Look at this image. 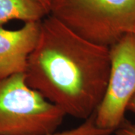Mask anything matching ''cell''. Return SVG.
<instances>
[{
  "label": "cell",
  "mask_w": 135,
  "mask_h": 135,
  "mask_svg": "<svg viewBox=\"0 0 135 135\" xmlns=\"http://www.w3.org/2000/svg\"><path fill=\"white\" fill-rule=\"evenodd\" d=\"M110 71L109 47L82 38L47 15L24 74L27 85L65 116L86 120L103 99Z\"/></svg>",
  "instance_id": "1"
},
{
  "label": "cell",
  "mask_w": 135,
  "mask_h": 135,
  "mask_svg": "<svg viewBox=\"0 0 135 135\" xmlns=\"http://www.w3.org/2000/svg\"><path fill=\"white\" fill-rule=\"evenodd\" d=\"M49 15L82 38L109 48L135 34V0H51Z\"/></svg>",
  "instance_id": "2"
},
{
  "label": "cell",
  "mask_w": 135,
  "mask_h": 135,
  "mask_svg": "<svg viewBox=\"0 0 135 135\" xmlns=\"http://www.w3.org/2000/svg\"><path fill=\"white\" fill-rule=\"evenodd\" d=\"M65 116L27 85L24 74L0 79V135H51Z\"/></svg>",
  "instance_id": "3"
},
{
  "label": "cell",
  "mask_w": 135,
  "mask_h": 135,
  "mask_svg": "<svg viewBox=\"0 0 135 135\" xmlns=\"http://www.w3.org/2000/svg\"><path fill=\"white\" fill-rule=\"evenodd\" d=\"M110 71L106 91L94 114L98 128L114 132L123 123L135 95V34H128L110 47Z\"/></svg>",
  "instance_id": "4"
},
{
  "label": "cell",
  "mask_w": 135,
  "mask_h": 135,
  "mask_svg": "<svg viewBox=\"0 0 135 135\" xmlns=\"http://www.w3.org/2000/svg\"><path fill=\"white\" fill-rule=\"evenodd\" d=\"M41 21L25 23L19 29L0 26V79L24 74L30 54L38 41Z\"/></svg>",
  "instance_id": "5"
},
{
  "label": "cell",
  "mask_w": 135,
  "mask_h": 135,
  "mask_svg": "<svg viewBox=\"0 0 135 135\" xmlns=\"http://www.w3.org/2000/svg\"><path fill=\"white\" fill-rule=\"evenodd\" d=\"M49 12L38 0H0V26L13 20L39 22Z\"/></svg>",
  "instance_id": "6"
},
{
  "label": "cell",
  "mask_w": 135,
  "mask_h": 135,
  "mask_svg": "<svg viewBox=\"0 0 135 135\" xmlns=\"http://www.w3.org/2000/svg\"><path fill=\"white\" fill-rule=\"evenodd\" d=\"M112 133L110 131L98 128L95 123L93 115L77 127L61 132H56L51 135H110Z\"/></svg>",
  "instance_id": "7"
},
{
  "label": "cell",
  "mask_w": 135,
  "mask_h": 135,
  "mask_svg": "<svg viewBox=\"0 0 135 135\" xmlns=\"http://www.w3.org/2000/svg\"><path fill=\"white\" fill-rule=\"evenodd\" d=\"M116 135H135V123L125 120L116 131Z\"/></svg>",
  "instance_id": "8"
},
{
  "label": "cell",
  "mask_w": 135,
  "mask_h": 135,
  "mask_svg": "<svg viewBox=\"0 0 135 135\" xmlns=\"http://www.w3.org/2000/svg\"><path fill=\"white\" fill-rule=\"evenodd\" d=\"M128 110L135 113V95L132 98V99L129 102L128 106Z\"/></svg>",
  "instance_id": "9"
},
{
  "label": "cell",
  "mask_w": 135,
  "mask_h": 135,
  "mask_svg": "<svg viewBox=\"0 0 135 135\" xmlns=\"http://www.w3.org/2000/svg\"><path fill=\"white\" fill-rule=\"evenodd\" d=\"M39 2L44 5V7L46 8V9L48 11L50 10V2H51V0H38Z\"/></svg>",
  "instance_id": "10"
}]
</instances>
